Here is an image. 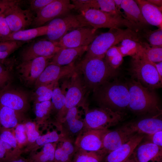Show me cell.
<instances>
[{
  "label": "cell",
  "mask_w": 162,
  "mask_h": 162,
  "mask_svg": "<svg viewBox=\"0 0 162 162\" xmlns=\"http://www.w3.org/2000/svg\"><path fill=\"white\" fill-rule=\"evenodd\" d=\"M92 92L94 100L101 107L120 111L128 108L130 94L126 82L116 79L110 80Z\"/></svg>",
  "instance_id": "6da1fadb"
},
{
  "label": "cell",
  "mask_w": 162,
  "mask_h": 162,
  "mask_svg": "<svg viewBox=\"0 0 162 162\" xmlns=\"http://www.w3.org/2000/svg\"><path fill=\"white\" fill-rule=\"evenodd\" d=\"M126 83L130 94L128 108L139 114L149 113L159 116L161 113L158 99L154 90L143 86L132 78Z\"/></svg>",
  "instance_id": "7a4b0ae2"
},
{
  "label": "cell",
  "mask_w": 162,
  "mask_h": 162,
  "mask_svg": "<svg viewBox=\"0 0 162 162\" xmlns=\"http://www.w3.org/2000/svg\"><path fill=\"white\" fill-rule=\"evenodd\" d=\"M129 39L142 41L139 32L127 28H112L107 32L98 35L88 46L84 58H104L106 51L112 47Z\"/></svg>",
  "instance_id": "3957f363"
},
{
  "label": "cell",
  "mask_w": 162,
  "mask_h": 162,
  "mask_svg": "<svg viewBox=\"0 0 162 162\" xmlns=\"http://www.w3.org/2000/svg\"><path fill=\"white\" fill-rule=\"evenodd\" d=\"M76 66L81 73L89 92L115 78L118 74L117 70L110 66L104 58H83Z\"/></svg>",
  "instance_id": "277c9868"
},
{
  "label": "cell",
  "mask_w": 162,
  "mask_h": 162,
  "mask_svg": "<svg viewBox=\"0 0 162 162\" xmlns=\"http://www.w3.org/2000/svg\"><path fill=\"white\" fill-rule=\"evenodd\" d=\"M76 68L74 72L67 76L68 78L67 82H65L63 84L67 88V90H65L64 105L57 115L58 123L64 118L70 109L76 106L85 107L88 106L86 99L89 92L85 84L81 73L76 66Z\"/></svg>",
  "instance_id": "5b68a950"
},
{
  "label": "cell",
  "mask_w": 162,
  "mask_h": 162,
  "mask_svg": "<svg viewBox=\"0 0 162 162\" xmlns=\"http://www.w3.org/2000/svg\"><path fill=\"white\" fill-rule=\"evenodd\" d=\"M129 70L131 78L143 86L154 90L162 87V78L155 68V63L148 60L142 52L132 58Z\"/></svg>",
  "instance_id": "8992f818"
},
{
  "label": "cell",
  "mask_w": 162,
  "mask_h": 162,
  "mask_svg": "<svg viewBox=\"0 0 162 162\" xmlns=\"http://www.w3.org/2000/svg\"><path fill=\"white\" fill-rule=\"evenodd\" d=\"M84 112V128L95 130L108 129L124 120L126 116L122 111L101 107L89 109L88 106Z\"/></svg>",
  "instance_id": "52a82bcc"
},
{
  "label": "cell",
  "mask_w": 162,
  "mask_h": 162,
  "mask_svg": "<svg viewBox=\"0 0 162 162\" xmlns=\"http://www.w3.org/2000/svg\"><path fill=\"white\" fill-rule=\"evenodd\" d=\"M87 22L92 27L100 28H120L126 27L136 32L140 30L121 16L94 9H88L79 12Z\"/></svg>",
  "instance_id": "ba28073f"
},
{
  "label": "cell",
  "mask_w": 162,
  "mask_h": 162,
  "mask_svg": "<svg viewBox=\"0 0 162 162\" xmlns=\"http://www.w3.org/2000/svg\"><path fill=\"white\" fill-rule=\"evenodd\" d=\"M49 40L58 42L65 34L77 28L90 26L80 14L70 13L51 20L47 25Z\"/></svg>",
  "instance_id": "9c48e42d"
},
{
  "label": "cell",
  "mask_w": 162,
  "mask_h": 162,
  "mask_svg": "<svg viewBox=\"0 0 162 162\" xmlns=\"http://www.w3.org/2000/svg\"><path fill=\"white\" fill-rule=\"evenodd\" d=\"M74 5L69 0H54L36 14L32 25L34 28L43 26L46 22L70 13Z\"/></svg>",
  "instance_id": "30bf717a"
},
{
  "label": "cell",
  "mask_w": 162,
  "mask_h": 162,
  "mask_svg": "<svg viewBox=\"0 0 162 162\" xmlns=\"http://www.w3.org/2000/svg\"><path fill=\"white\" fill-rule=\"evenodd\" d=\"M97 30L91 26L77 28L63 36L57 45L61 48L88 46L98 35Z\"/></svg>",
  "instance_id": "8fae6325"
},
{
  "label": "cell",
  "mask_w": 162,
  "mask_h": 162,
  "mask_svg": "<svg viewBox=\"0 0 162 162\" xmlns=\"http://www.w3.org/2000/svg\"><path fill=\"white\" fill-rule=\"evenodd\" d=\"M20 4L10 7L2 14L12 32L26 29L32 25L34 18L30 9H23Z\"/></svg>",
  "instance_id": "7c38bea8"
},
{
  "label": "cell",
  "mask_w": 162,
  "mask_h": 162,
  "mask_svg": "<svg viewBox=\"0 0 162 162\" xmlns=\"http://www.w3.org/2000/svg\"><path fill=\"white\" fill-rule=\"evenodd\" d=\"M53 57H41L22 62L16 67L21 79L28 85L35 83Z\"/></svg>",
  "instance_id": "4fadbf2b"
},
{
  "label": "cell",
  "mask_w": 162,
  "mask_h": 162,
  "mask_svg": "<svg viewBox=\"0 0 162 162\" xmlns=\"http://www.w3.org/2000/svg\"><path fill=\"white\" fill-rule=\"evenodd\" d=\"M110 130L83 128L74 142L78 148L88 151H97L103 148L104 138Z\"/></svg>",
  "instance_id": "5bb4252c"
},
{
  "label": "cell",
  "mask_w": 162,
  "mask_h": 162,
  "mask_svg": "<svg viewBox=\"0 0 162 162\" xmlns=\"http://www.w3.org/2000/svg\"><path fill=\"white\" fill-rule=\"evenodd\" d=\"M136 134L130 123L114 130H109L104 138L102 149L107 155L128 141Z\"/></svg>",
  "instance_id": "9a60e30c"
},
{
  "label": "cell",
  "mask_w": 162,
  "mask_h": 162,
  "mask_svg": "<svg viewBox=\"0 0 162 162\" xmlns=\"http://www.w3.org/2000/svg\"><path fill=\"white\" fill-rule=\"evenodd\" d=\"M81 107L76 106L70 109L65 116L58 124L65 137L74 140L84 127V118L82 116Z\"/></svg>",
  "instance_id": "2e32d148"
},
{
  "label": "cell",
  "mask_w": 162,
  "mask_h": 162,
  "mask_svg": "<svg viewBox=\"0 0 162 162\" xmlns=\"http://www.w3.org/2000/svg\"><path fill=\"white\" fill-rule=\"evenodd\" d=\"M61 48L57 42L41 40L34 42L24 48L20 53L22 62L41 57L53 56Z\"/></svg>",
  "instance_id": "e0dca14e"
},
{
  "label": "cell",
  "mask_w": 162,
  "mask_h": 162,
  "mask_svg": "<svg viewBox=\"0 0 162 162\" xmlns=\"http://www.w3.org/2000/svg\"><path fill=\"white\" fill-rule=\"evenodd\" d=\"M76 68L75 64L63 66L49 64L35 82V88L58 82L60 79L72 73Z\"/></svg>",
  "instance_id": "ac0fdd59"
},
{
  "label": "cell",
  "mask_w": 162,
  "mask_h": 162,
  "mask_svg": "<svg viewBox=\"0 0 162 162\" xmlns=\"http://www.w3.org/2000/svg\"><path fill=\"white\" fill-rule=\"evenodd\" d=\"M28 100L25 92L11 88L9 84L0 90V104L16 111L24 110L28 105Z\"/></svg>",
  "instance_id": "d6986e66"
},
{
  "label": "cell",
  "mask_w": 162,
  "mask_h": 162,
  "mask_svg": "<svg viewBox=\"0 0 162 162\" xmlns=\"http://www.w3.org/2000/svg\"><path fill=\"white\" fill-rule=\"evenodd\" d=\"M144 136V134H136L128 141L108 154L103 162H125L132 154Z\"/></svg>",
  "instance_id": "ffe728a7"
},
{
  "label": "cell",
  "mask_w": 162,
  "mask_h": 162,
  "mask_svg": "<svg viewBox=\"0 0 162 162\" xmlns=\"http://www.w3.org/2000/svg\"><path fill=\"white\" fill-rule=\"evenodd\" d=\"M133 155L135 162H162V147L145 142L139 144Z\"/></svg>",
  "instance_id": "44dd1931"
},
{
  "label": "cell",
  "mask_w": 162,
  "mask_h": 162,
  "mask_svg": "<svg viewBox=\"0 0 162 162\" xmlns=\"http://www.w3.org/2000/svg\"><path fill=\"white\" fill-rule=\"evenodd\" d=\"M88 47L61 48L51 59L49 64L63 66L74 64L75 61L86 52Z\"/></svg>",
  "instance_id": "7402d4cb"
},
{
  "label": "cell",
  "mask_w": 162,
  "mask_h": 162,
  "mask_svg": "<svg viewBox=\"0 0 162 162\" xmlns=\"http://www.w3.org/2000/svg\"><path fill=\"white\" fill-rule=\"evenodd\" d=\"M121 8L125 18L140 30L147 28L149 24L143 17L137 4L133 0H122Z\"/></svg>",
  "instance_id": "603a6c76"
},
{
  "label": "cell",
  "mask_w": 162,
  "mask_h": 162,
  "mask_svg": "<svg viewBox=\"0 0 162 162\" xmlns=\"http://www.w3.org/2000/svg\"><path fill=\"white\" fill-rule=\"evenodd\" d=\"M71 1L74 6V9L79 12L88 9H94L122 16L116 10L113 0H72Z\"/></svg>",
  "instance_id": "cb8c5ba5"
},
{
  "label": "cell",
  "mask_w": 162,
  "mask_h": 162,
  "mask_svg": "<svg viewBox=\"0 0 162 162\" xmlns=\"http://www.w3.org/2000/svg\"><path fill=\"white\" fill-rule=\"evenodd\" d=\"M147 22L162 29V7H158L147 0H135Z\"/></svg>",
  "instance_id": "d4e9b609"
},
{
  "label": "cell",
  "mask_w": 162,
  "mask_h": 162,
  "mask_svg": "<svg viewBox=\"0 0 162 162\" xmlns=\"http://www.w3.org/2000/svg\"><path fill=\"white\" fill-rule=\"evenodd\" d=\"M75 141L64 137L58 142L57 147H56L55 162H73L74 156L77 148L76 146Z\"/></svg>",
  "instance_id": "484cf974"
},
{
  "label": "cell",
  "mask_w": 162,
  "mask_h": 162,
  "mask_svg": "<svg viewBox=\"0 0 162 162\" xmlns=\"http://www.w3.org/2000/svg\"><path fill=\"white\" fill-rule=\"evenodd\" d=\"M158 116L142 119L136 122L130 123L131 127L136 133L151 134L162 130V121Z\"/></svg>",
  "instance_id": "4316f807"
},
{
  "label": "cell",
  "mask_w": 162,
  "mask_h": 162,
  "mask_svg": "<svg viewBox=\"0 0 162 162\" xmlns=\"http://www.w3.org/2000/svg\"><path fill=\"white\" fill-rule=\"evenodd\" d=\"M47 25L11 32L2 39L0 42L6 41H26L38 37L46 35Z\"/></svg>",
  "instance_id": "83f0119b"
},
{
  "label": "cell",
  "mask_w": 162,
  "mask_h": 162,
  "mask_svg": "<svg viewBox=\"0 0 162 162\" xmlns=\"http://www.w3.org/2000/svg\"><path fill=\"white\" fill-rule=\"evenodd\" d=\"M106 155L102 149L97 151H88L77 148L73 162H103Z\"/></svg>",
  "instance_id": "f1b7e54d"
},
{
  "label": "cell",
  "mask_w": 162,
  "mask_h": 162,
  "mask_svg": "<svg viewBox=\"0 0 162 162\" xmlns=\"http://www.w3.org/2000/svg\"><path fill=\"white\" fill-rule=\"evenodd\" d=\"M17 111L0 104V124L5 129L13 128L18 123Z\"/></svg>",
  "instance_id": "f546056e"
},
{
  "label": "cell",
  "mask_w": 162,
  "mask_h": 162,
  "mask_svg": "<svg viewBox=\"0 0 162 162\" xmlns=\"http://www.w3.org/2000/svg\"><path fill=\"white\" fill-rule=\"evenodd\" d=\"M117 47L123 57L129 56L132 57L140 54L142 52L139 42L129 39L122 40Z\"/></svg>",
  "instance_id": "4dcf8cb0"
},
{
  "label": "cell",
  "mask_w": 162,
  "mask_h": 162,
  "mask_svg": "<svg viewBox=\"0 0 162 162\" xmlns=\"http://www.w3.org/2000/svg\"><path fill=\"white\" fill-rule=\"evenodd\" d=\"M139 43L143 54L148 60L154 63L162 62V47L152 45L143 41Z\"/></svg>",
  "instance_id": "1f68e13d"
},
{
  "label": "cell",
  "mask_w": 162,
  "mask_h": 162,
  "mask_svg": "<svg viewBox=\"0 0 162 162\" xmlns=\"http://www.w3.org/2000/svg\"><path fill=\"white\" fill-rule=\"evenodd\" d=\"M42 150L33 156L31 159L32 162H54L56 144L49 143L43 146Z\"/></svg>",
  "instance_id": "d6a6232c"
},
{
  "label": "cell",
  "mask_w": 162,
  "mask_h": 162,
  "mask_svg": "<svg viewBox=\"0 0 162 162\" xmlns=\"http://www.w3.org/2000/svg\"><path fill=\"white\" fill-rule=\"evenodd\" d=\"M142 39L144 38L149 44L162 47V29L158 28L154 31L144 28L139 32Z\"/></svg>",
  "instance_id": "836d02e7"
},
{
  "label": "cell",
  "mask_w": 162,
  "mask_h": 162,
  "mask_svg": "<svg viewBox=\"0 0 162 162\" xmlns=\"http://www.w3.org/2000/svg\"><path fill=\"white\" fill-rule=\"evenodd\" d=\"M66 91L62 86L60 88L58 83L54 87L52 92L51 99L54 109L58 113L64 107L65 102Z\"/></svg>",
  "instance_id": "e575fe53"
},
{
  "label": "cell",
  "mask_w": 162,
  "mask_h": 162,
  "mask_svg": "<svg viewBox=\"0 0 162 162\" xmlns=\"http://www.w3.org/2000/svg\"><path fill=\"white\" fill-rule=\"evenodd\" d=\"M123 57L118 47L114 46L106 51L104 58L110 66L117 70L123 62Z\"/></svg>",
  "instance_id": "d590c367"
},
{
  "label": "cell",
  "mask_w": 162,
  "mask_h": 162,
  "mask_svg": "<svg viewBox=\"0 0 162 162\" xmlns=\"http://www.w3.org/2000/svg\"><path fill=\"white\" fill-rule=\"evenodd\" d=\"M58 82L53 83L47 85L40 86L37 88L34 95L35 103L50 100L53 90Z\"/></svg>",
  "instance_id": "8d00e7d4"
},
{
  "label": "cell",
  "mask_w": 162,
  "mask_h": 162,
  "mask_svg": "<svg viewBox=\"0 0 162 162\" xmlns=\"http://www.w3.org/2000/svg\"><path fill=\"white\" fill-rule=\"evenodd\" d=\"M24 42L6 41L0 42V60L6 59L10 54L20 47Z\"/></svg>",
  "instance_id": "74e56055"
},
{
  "label": "cell",
  "mask_w": 162,
  "mask_h": 162,
  "mask_svg": "<svg viewBox=\"0 0 162 162\" xmlns=\"http://www.w3.org/2000/svg\"><path fill=\"white\" fill-rule=\"evenodd\" d=\"M9 61L4 60L0 61V89L9 84L12 76L9 70Z\"/></svg>",
  "instance_id": "f35d334b"
},
{
  "label": "cell",
  "mask_w": 162,
  "mask_h": 162,
  "mask_svg": "<svg viewBox=\"0 0 162 162\" xmlns=\"http://www.w3.org/2000/svg\"><path fill=\"white\" fill-rule=\"evenodd\" d=\"M64 137L62 133L59 134L54 130L45 134L39 135L35 142L38 146H43L46 144L57 142Z\"/></svg>",
  "instance_id": "ab89813d"
},
{
  "label": "cell",
  "mask_w": 162,
  "mask_h": 162,
  "mask_svg": "<svg viewBox=\"0 0 162 162\" xmlns=\"http://www.w3.org/2000/svg\"><path fill=\"white\" fill-rule=\"evenodd\" d=\"M35 103V113L37 117L42 119L47 118L53 109L51 101L49 100Z\"/></svg>",
  "instance_id": "60d3db41"
},
{
  "label": "cell",
  "mask_w": 162,
  "mask_h": 162,
  "mask_svg": "<svg viewBox=\"0 0 162 162\" xmlns=\"http://www.w3.org/2000/svg\"><path fill=\"white\" fill-rule=\"evenodd\" d=\"M12 148L7 143L0 139V162H8L14 159V157L10 150Z\"/></svg>",
  "instance_id": "b9f144b4"
},
{
  "label": "cell",
  "mask_w": 162,
  "mask_h": 162,
  "mask_svg": "<svg viewBox=\"0 0 162 162\" xmlns=\"http://www.w3.org/2000/svg\"><path fill=\"white\" fill-rule=\"evenodd\" d=\"M28 141L31 142L36 141L40 135L36 130L34 124L31 122H27L25 126Z\"/></svg>",
  "instance_id": "7bdbcfd3"
},
{
  "label": "cell",
  "mask_w": 162,
  "mask_h": 162,
  "mask_svg": "<svg viewBox=\"0 0 162 162\" xmlns=\"http://www.w3.org/2000/svg\"><path fill=\"white\" fill-rule=\"evenodd\" d=\"M54 0H32L30 1V9L36 14Z\"/></svg>",
  "instance_id": "ee69618b"
},
{
  "label": "cell",
  "mask_w": 162,
  "mask_h": 162,
  "mask_svg": "<svg viewBox=\"0 0 162 162\" xmlns=\"http://www.w3.org/2000/svg\"><path fill=\"white\" fill-rule=\"evenodd\" d=\"M0 139L10 144L12 147L16 148L17 141L13 134L8 130H3L0 134Z\"/></svg>",
  "instance_id": "f6af8a7d"
},
{
  "label": "cell",
  "mask_w": 162,
  "mask_h": 162,
  "mask_svg": "<svg viewBox=\"0 0 162 162\" xmlns=\"http://www.w3.org/2000/svg\"><path fill=\"white\" fill-rule=\"evenodd\" d=\"M25 126L22 124H19L16 127L15 130V137L19 143L22 144L26 141V137L25 134Z\"/></svg>",
  "instance_id": "bcb514c9"
},
{
  "label": "cell",
  "mask_w": 162,
  "mask_h": 162,
  "mask_svg": "<svg viewBox=\"0 0 162 162\" xmlns=\"http://www.w3.org/2000/svg\"><path fill=\"white\" fill-rule=\"evenodd\" d=\"M11 32L2 14L0 16V41Z\"/></svg>",
  "instance_id": "7dc6e473"
},
{
  "label": "cell",
  "mask_w": 162,
  "mask_h": 162,
  "mask_svg": "<svg viewBox=\"0 0 162 162\" xmlns=\"http://www.w3.org/2000/svg\"><path fill=\"white\" fill-rule=\"evenodd\" d=\"M21 1L19 0H0V16L10 7L17 4H20Z\"/></svg>",
  "instance_id": "c3c4849f"
},
{
  "label": "cell",
  "mask_w": 162,
  "mask_h": 162,
  "mask_svg": "<svg viewBox=\"0 0 162 162\" xmlns=\"http://www.w3.org/2000/svg\"><path fill=\"white\" fill-rule=\"evenodd\" d=\"M150 142L160 147H162V130L148 135Z\"/></svg>",
  "instance_id": "681fc988"
},
{
  "label": "cell",
  "mask_w": 162,
  "mask_h": 162,
  "mask_svg": "<svg viewBox=\"0 0 162 162\" xmlns=\"http://www.w3.org/2000/svg\"><path fill=\"white\" fill-rule=\"evenodd\" d=\"M115 7L117 11L121 14L122 16L124 18H125V15L123 13L121 10V5L122 0H113Z\"/></svg>",
  "instance_id": "f907efd6"
},
{
  "label": "cell",
  "mask_w": 162,
  "mask_h": 162,
  "mask_svg": "<svg viewBox=\"0 0 162 162\" xmlns=\"http://www.w3.org/2000/svg\"><path fill=\"white\" fill-rule=\"evenodd\" d=\"M155 66L160 76L162 78V62L155 63Z\"/></svg>",
  "instance_id": "816d5d0a"
},
{
  "label": "cell",
  "mask_w": 162,
  "mask_h": 162,
  "mask_svg": "<svg viewBox=\"0 0 162 162\" xmlns=\"http://www.w3.org/2000/svg\"><path fill=\"white\" fill-rule=\"evenodd\" d=\"M152 4L158 7H162V0H146Z\"/></svg>",
  "instance_id": "f5cc1de1"
},
{
  "label": "cell",
  "mask_w": 162,
  "mask_h": 162,
  "mask_svg": "<svg viewBox=\"0 0 162 162\" xmlns=\"http://www.w3.org/2000/svg\"><path fill=\"white\" fill-rule=\"evenodd\" d=\"M8 162H32V161L31 159L30 160H27L18 157L14 159L10 160Z\"/></svg>",
  "instance_id": "db71d44e"
},
{
  "label": "cell",
  "mask_w": 162,
  "mask_h": 162,
  "mask_svg": "<svg viewBox=\"0 0 162 162\" xmlns=\"http://www.w3.org/2000/svg\"><path fill=\"white\" fill-rule=\"evenodd\" d=\"M124 162H135L133 155V154Z\"/></svg>",
  "instance_id": "11a10c76"
},
{
  "label": "cell",
  "mask_w": 162,
  "mask_h": 162,
  "mask_svg": "<svg viewBox=\"0 0 162 162\" xmlns=\"http://www.w3.org/2000/svg\"><path fill=\"white\" fill-rule=\"evenodd\" d=\"M1 60H0V61Z\"/></svg>",
  "instance_id": "9f6ffc18"
},
{
  "label": "cell",
  "mask_w": 162,
  "mask_h": 162,
  "mask_svg": "<svg viewBox=\"0 0 162 162\" xmlns=\"http://www.w3.org/2000/svg\"></svg>",
  "instance_id": "6f0895ef"
}]
</instances>
